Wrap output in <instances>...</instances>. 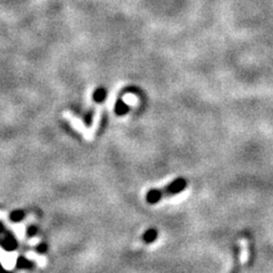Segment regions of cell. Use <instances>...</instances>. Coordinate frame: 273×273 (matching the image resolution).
<instances>
[{
  "instance_id": "cell-1",
  "label": "cell",
  "mask_w": 273,
  "mask_h": 273,
  "mask_svg": "<svg viewBox=\"0 0 273 273\" xmlns=\"http://www.w3.org/2000/svg\"><path fill=\"white\" fill-rule=\"evenodd\" d=\"M186 180H183V179H177V180H174L173 182L170 183V185L165 187V188L151 189L146 196L147 202L150 204L158 203L162 198H164V197L175 195V193L182 191V190L186 188Z\"/></svg>"
},
{
  "instance_id": "cell-2",
  "label": "cell",
  "mask_w": 273,
  "mask_h": 273,
  "mask_svg": "<svg viewBox=\"0 0 273 273\" xmlns=\"http://www.w3.org/2000/svg\"><path fill=\"white\" fill-rule=\"evenodd\" d=\"M237 257H236V261H234V265L232 268V270H231L230 273H239L240 271V258L244 257L247 260V243L246 241H243V246H241V250H238L237 251Z\"/></svg>"
},
{
  "instance_id": "cell-3",
  "label": "cell",
  "mask_w": 273,
  "mask_h": 273,
  "mask_svg": "<svg viewBox=\"0 0 273 273\" xmlns=\"http://www.w3.org/2000/svg\"><path fill=\"white\" fill-rule=\"evenodd\" d=\"M16 257L17 256L15 253H10V254L5 253L2 255V257L0 258V261L2 262L3 267L7 269H12L14 267V264L16 263Z\"/></svg>"
},
{
  "instance_id": "cell-4",
  "label": "cell",
  "mask_w": 273,
  "mask_h": 273,
  "mask_svg": "<svg viewBox=\"0 0 273 273\" xmlns=\"http://www.w3.org/2000/svg\"><path fill=\"white\" fill-rule=\"evenodd\" d=\"M26 257L30 258V260H34V261H38V263L40 265H43L44 263H47V260L44 257H41V256H38L34 253H26Z\"/></svg>"
},
{
  "instance_id": "cell-5",
  "label": "cell",
  "mask_w": 273,
  "mask_h": 273,
  "mask_svg": "<svg viewBox=\"0 0 273 273\" xmlns=\"http://www.w3.org/2000/svg\"><path fill=\"white\" fill-rule=\"evenodd\" d=\"M155 239H156V231L155 230H149L145 233L144 240L146 241V243H150V241H153Z\"/></svg>"
},
{
  "instance_id": "cell-6",
  "label": "cell",
  "mask_w": 273,
  "mask_h": 273,
  "mask_svg": "<svg viewBox=\"0 0 273 273\" xmlns=\"http://www.w3.org/2000/svg\"><path fill=\"white\" fill-rule=\"evenodd\" d=\"M14 231L16 232L17 237H20V238H23L24 233H25V229H24L23 226H15L14 227Z\"/></svg>"
},
{
  "instance_id": "cell-7",
  "label": "cell",
  "mask_w": 273,
  "mask_h": 273,
  "mask_svg": "<svg viewBox=\"0 0 273 273\" xmlns=\"http://www.w3.org/2000/svg\"><path fill=\"white\" fill-rule=\"evenodd\" d=\"M3 216H5V214H3V213H1V212H0V217H3Z\"/></svg>"
}]
</instances>
